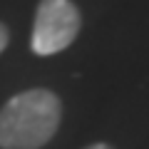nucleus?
<instances>
[{"mask_svg":"<svg viewBox=\"0 0 149 149\" xmlns=\"http://www.w3.org/2000/svg\"><path fill=\"white\" fill-rule=\"evenodd\" d=\"M62 102L52 90L32 87L0 107V149H40L55 137Z\"/></svg>","mask_w":149,"mask_h":149,"instance_id":"obj_1","label":"nucleus"},{"mask_svg":"<svg viewBox=\"0 0 149 149\" xmlns=\"http://www.w3.org/2000/svg\"><path fill=\"white\" fill-rule=\"evenodd\" d=\"M80 27V8L72 0H40L32 20L30 50L40 57L57 55L77 40Z\"/></svg>","mask_w":149,"mask_h":149,"instance_id":"obj_2","label":"nucleus"},{"mask_svg":"<svg viewBox=\"0 0 149 149\" xmlns=\"http://www.w3.org/2000/svg\"><path fill=\"white\" fill-rule=\"evenodd\" d=\"M8 42H10V30H8L5 22H0V55H3V50L8 47Z\"/></svg>","mask_w":149,"mask_h":149,"instance_id":"obj_3","label":"nucleus"},{"mask_svg":"<svg viewBox=\"0 0 149 149\" xmlns=\"http://www.w3.org/2000/svg\"><path fill=\"white\" fill-rule=\"evenodd\" d=\"M85 149H114V147H109V144H104V142H97V144H90V147H85Z\"/></svg>","mask_w":149,"mask_h":149,"instance_id":"obj_4","label":"nucleus"}]
</instances>
